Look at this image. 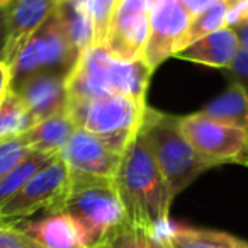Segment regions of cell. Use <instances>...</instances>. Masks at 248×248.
<instances>
[{
	"label": "cell",
	"mask_w": 248,
	"mask_h": 248,
	"mask_svg": "<svg viewBox=\"0 0 248 248\" xmlns=\"http://www.w3.org/2000/svg\"><path fill=\"white\" fill-rule=\"evenodd\" d=\"M21 228L43 248H90L82 228L66 213L48 214L43 219L22 224Z\"/></svg>",
	"instance_id": "cell-14"
},
{
	"label": "cell",
	"mask_w": 248,
	"mask_h": 248,
	"mask_svg": "<svg viewBox=\"0 0 248 248\" xmlns=\"http://www.w3.org/2000/svg\"><path fill=\"white\" fill-rule=\"evenodd\" d=\"M29 152H31V148L26 145L22 136L0 143V180L4 179L17 163H21V160Z\"/></svg>",
	"instance_id": "cell-25"
},
{
	"label": "cell",
	"mask_w": 248,
	"mask_h": 248,
	"mask_svg": "<svg viewBox=\"0 0 248 248\" xmlns=\"http://www.w3.org/2000/svg\"><path fill=\"white\" fill-rule=\"evenodd\" d=\"M32 126L34 123L24 100L17 90L9 89L4 99L0 100V143L19 138Z\"/></svg>",
	"instance_id": "cell-20"
},
{
	"label": "cell",
	"mask_w": 248,
	"mask_h": 248,
	"mask_svg": "<svg viewBox=\"0 0 248 248\" xmlns=\"http://www.w3.org/2000/svg\"><path fill=\"white\" fill-rule=\"evenodd\" d=\"M5 43V9H0V53Z\"/></svg>",
	"instance_id": "cell-32"
},
{
	"label": "cell",
	"mask_w": 248,
	"mask_h": 248,
	"mask_svg": "<svg viewBox=\"0 0 248 248\" xmlns=\"http://www.w3.org/2000/svg\"><path fill=\"white\" fill-rule=\"evenodd\" d=\"M179 2L187 9V12H189V14L194 17V16L201 14V12H204L206 9H209L211 5L217 4V2H221V0H179Z\"/></svg>",
	"instance_id": "cell-29"
},
{
	"label": "cell",
	"mask_w": 248,
	"mask_h": 248,
	"mask_svg": "<svg viewBox=\"0 0 248 248\" xmlns=\"http://www.w3.org/2000/svg\"><path fill=\"white\" fill-rule=\"evenodd\" d=\"M14 90H17L24 100L34 124L58 112H65L68 107L66 75L63 73H38Z\"/></svg>",
	"instance_id": "cell-13"
},
{
	"label": "cell",
	"mask_w": 248,
	"mask_h": 248,
	"mask_svg": "<svg viewBox=\"0 0 248 248\" xmlns=\"http://www.w3.org/2000/svg\"><path fill=\"white\" fill-rule=\"evenodd\" d=\"M90 248H110V245H109V241H104V243H99V245H95V247H90Z\"/></svg>",
	"instance_id": "cell-34"
},
{
	"label": "cell",
	"mask_w": 248,
	"mask_h": 248,
	"mask_svg": "<svg viewBox=\"0 0 248 248\" xmlns=\"http://www.w3.org/2000/svg\"><path fill=\"white\" fill-rule=\"evenodd\" d=\"M121 0H87L93 26V46H104L110 21Z\"/></svg>",
	"instance_id": "cell-24"
},
{
	"label": "cell",
	"mask_w": 248,
	"mask_h": 248,
	"mask_svg": "<svg viewBox=\"0 0 248 248\" xmlns=\"http://www.w3.org/2000/svg\"><path fill=\"white\" fill-rule=\"evenodd\" d=\"M110 248H169L160 234L146 228L124 223L109 240Z\"/></svg>",
	"instance_id": "cell-23"
},
{
	"label": "cell",
	"mask_w": 248,
	"mask_h": 248,
	"mask_svg": "<svg viewBox=\"0 0 248 248\" xmlns=\"http://www.w3.org/2000/svg\"><path fill=\"white\" fill-rule=\"evenodd\" d=\"M114 184L126 223L158 234L169 219L173 196L140 131L121 155Z\"/></svg>",
	"instance_id": "cell-1"
},
{
	"label": "cell",
	"mask_w": 248,
	"mask_h": 248,
	"mask_svg": "<svg viewBox=\"0 0 248 248\" xmlns=\"http://www.w3.org/2000/svg\"><path fill=\"white\" fill-rule=\"evenodd\" d=\"M228 7H230V0H221L217 4L211 5L209 9H206L201 14L194 16L192 21H190L187 31L182 34L180 41L177 43L175 53L186 49L187 46H190L192 43L199 41L201 38L211 34V32L217 31L221 28H226V14H228Z\"/></svg>",
	"instance_id": "cell-22"
},
{
	"label": "cell",
	"mask_w": 248,
	"mask_h": 248,
	"mask_svg": "<svg viewBox=\"0 0 248 248\" xmlns=\"http://www.w3.org/2000/svg\"><path fill=\"white\" fill-rule=\"evenodd\" d=\"M14 0H0V9H5V7H9V5L12 4Z\"/></svg>",
	"instance_id": "cell-33"
},
{
	"label": "cell",
	"mask_w": 248,
	"mask_h": 248,
	"mask_svg": "<svg viewBox=\"0 0 248 248\" xmlns=\"http://www.w3.org/2000/svg\"><path fill=\"white\" fill-rule=\"evenodd\" d=\"M153 70L145 60L119 62L104 46H90L66 75L68 104L89 102L109 95H126L145 102Z\"/></svg>",
	"instance_id": "cell-2"
},
{
	"label": "cell",
	"mask_w": 248,
	"mask_h": 248,
	"mask_svg": "<svg viewBox=\"0 0 248 248\" xmlns=\"http://www.w3.org/2000/svg\"><path fill=\"white\" fill-rule=\"evenodd\" d=\"M60 2L62 0H14L5 9V43L0 60L12 66L19 51L58 9Z\"/></svg>",
	"instance_id": "cell-11"
},
{
	"label": "cell",
	"mask_w": 248,
	"mask_h": 248,
	"mask_svg": "<svg viewBox=\"0 0 248 248\" xmlns=\"http://www.w3.org/2000/svg\"><path fill=\"white\" fill-rule=\"evenodd\" d=\"M201 112L217 123L248 131V97L241 87L234 83H230V87L219 97L206 104Z\"/></svg>",
	"instance_id": "cell-19"
},
{
	"label": "cell",
	"mask_w": 248,
	"mask_h": 248,
	"mask_svg": "<svg viewBox=\"0 0 248 248\" xmlns=\"http://www.w3.org/2000/svg\"><path fill=\"white\" fill-rule=\"evenodd\" d=\"M192 16L179 0L150 2V36L143 60L155 72L167 58L173 56L177 43L187 31Z\"/></svg>",
	"instance_id": "cell-10"
},
{
	"label": "cell",
	"mask_w": 248,
	"mask_h": 248,
	"mask_svg": "<svg viewBox=\"0 0 248 248\" xmlns=\"http://www.w3.org/2000/svg\"><path fill=\"white\" fill-rule=\"evenodd\" d=\"M140 133L173 197L187 189L202 172L216 167L190 145L180 128V117L146 106Z\"/></svg>",
	"instance_id": "cell-3"
},
{
	"label": "cell",
	"mask_w": 248,
	"mask_h": 248,
	"mask_svg": "<svg viewBox=\"0 0 248 248\" xmlns=\"http://www.w3.org/2000/svg\"><path fill=\"white\" fill-rule=\"evenodd\" d=\"M180 128L190 145L214 163L248 167V131L217 123L202 112L180 117Z\"/></svg>",
	"instance_id": "cell-8"
},
{
	"label": "cell",
	"mask_w": 248,
	"mask_h": 248,
	"mask_svg": "<svg viewBox=\"0 0 248 248\" xmlns=\"http://www.w3.org/2000/svg\"><path fill=\"white\" fill-rule=\"evenodd\" d=\"M169 248H248V243L224 231L175 226L162 236Z\"/></svg>",
	"instance_id": "cell-18"
},
{
	"label": "cell",
	"mask_w": 248,
	"mask_h": 248,
	"mask_svg": "<svg viewBox=\"0 0 248 248\" xmlns=\"http://www.w3.org/2000/svg\"><path fill=\"white\" fill-rule=\"evenodd\" d=\"M145 109L146 102L126 95H109L66 107L77 128L99 136L119 153L140 131Z\"/></svg>",
	"instance_id": "cell-5"
},
{
	"label": "cell",
	"mask_w": 248,
	"mask_h": 248,
	"mask_svg": "<svg viewBox=\"0 0 248 248\" xmlns=\"http://www.w3.org/2000/svg\"><path fill=\"white\" fill-rule=\"evenodd\" d=\"M75 129L77 126L72 116L68 114V110H65L36 123L21 136L24 138L26 145L34 152L58 155L72 138Z\"/></svg>",
	"instance_id": "cell-16"
},
{
	"label": "cell",
	"mask_w": 248,
	"mask_h": 248,
	"mask_svg": "<svg viewBox=\"0 0 248 248\" xmlns=\"http://www.w3.org/2000/svg\"><path fill=\"white\" fill-rule=\"evenodd\" d=\"M78 53L70 45L58 12H53L45 24L29 38L14 60L11 89H17L28 78L43 72L68 75Z\"/></svg>",
	"instance_id": "cell-6"
},
{
	"label": "cell",
	"mask_w": 248,
	"mask_h": 248,
	"mask_svg": "<svg viewBox=\"0 0 248 248\" xmlns=\"http://www.w3.org/2000/svg\"><path fill=\"white\" fill-rule=\"evenodd\" d=\"M150 2L152 0H121L104 48L114 60L136 62L143 58L150 36Z\"/></svg>",
	"instance_id": "cell-9"
},
{
	"label": "cell",
	"mask_w": 248,
	"mask_h": 248,
	"mask_svg": "<svg viewBox=\"0 0 248 248\" xmlns=\"http://www.w3.org/2000/svg\"><path fill=\"white\" fill-rule=\"evenodd\" d=\"M70 189V170L60 153L53 156L16 196L0 206V223L17 224L38 211L60 213Z\"/></svg>",
	"instance_id": "cell-7"
},
{
	"label": "cell",
	"mask_w": 248,
	"mask_h": 248,
	"mask_svg": "<svg viewBox=\"0 0 248 248\" xmlns=\"http://www.w3.org/2000/svg\"><path fill=\"white\" fill-rule=\"evenodd\" d=\"M70 45L77 53L93 46V26L87 0H62L56 9Z\"/></svg>",
	"instance_id": "cell-17"
},
{
	"label": "cell",
	"mask_w": 248,
	"mask_h": 248,
	"mask_svg": "<svg viewBox=\"0 0 248 248\" xmlns=\"http://www.w3.org/2000/svg\"><path fill=\"white\" fill-rule=\"evenodd\" d=\"M224 70H226V75H228V78H230V82L241 87V90H243L248 97V51L238 49L233 62Z\"/></svg>",
	"instance_id": "cell-27"
},
{
	"label": "cell",
	"mask_w": 248,
	"mask_h": 248,
	"mask_svg": "<svg viewBox=\"0 0 248 248\" xmlns=\"http://www.w3.org/2000/svg\"><path fill=\"white\" fill-rule=\"evenodd\" d=\"M233 31L238 39V48H240L241 51H248V21L236 26V28H233Z\"/></svg>",
	"instance_id": "cell-31"
},
{
	"label": "cell",
	"mask_w": 248,
	"mask_h": 248,
	"mask_svg": "<svg viewBox=\"0 0 248 248\" xmlns=\"http://www.w3.org/2000/svg\"><path fill=\"white\" fill-rule=\"evenodd\" d=\"M53 156L56 155L31 150L21 160V163H17L4 179L0 180V206H4L12 196H16L28 184V180L32 179Z\"/></svg>",
	"instance_id": "cell-21"
},
{
	"label": "cell",
	"mask_w": 248,
	"mask_h": 248,
	"mask_svg": "<svg viewBox=\"0 0 248 248\" xmlns=\"http://www.w3.org/2000/svg\"><path fill=\"white\" fill-rule=\"evenodd\" d=\"M123 153L112 150L106 141L85 129L77 128L72 138L60 152L72 173L114 177Z\"/></svg>",
	"instance_id": "cell-12"
},
{
	"label": "cell",
	"mask_w": 248,
	"mask_h": 248,
	"mask_svg": "<svg viewBox=\"0 0 248 248\" xmlns=\"http://www.w3.org/2000/svg\"><path fill=\"white\" fill-rule=\"evenodd\" d=\"M12 83V70L4 60H0V100L4 99Z\"/></svg>",
	"instance_id": "cell-30"
},
{
	"label": "cell",
	"mask_w": 248,
	"mask_h": 248,
	"mask_svg": "<svg viewBox=\"0 0 248 248\" xmlns=\"http://www.w3.org/2000/svg\"><path fill=\"white\" fill-rule=\"evenodd\" d=\"M60 213H66L82 228L89 247H95L126 223L114 177L70 172V189Z\"/></svg>",
	"instance_id": "cell-4"
},
{
	"label": "cell",
	"mask_w": 248,
	"mask_h": 248,
	"mask_svg": "<svg viewBox=\"0 0 248 248\" xmlns=\"http://www.w3.org/2000/svg\"><path fill=\"white\" fill-rule=\"evenodd\" d=\"M238 39L231 28H221L173 55L175 58L213 68H228L238 53Z\"/></svg>",
	"instance_id": "cell-15"
},
{
	"label": "cell",
	"mask_w": 248,
	"mask_h": 248,
	"mask_svg": "<svg viewBox=\"0 0 248 248\" xmlns=\"http://www.w3.org/2000/svg\"><path fill=\"white\" fill-rule=\"evenodd\" d=\"M0 248H43L17 224L0 223Z\"/></svg>",
	"instance_id": "cell-26"
},
{
	"label": "cell",
	"mask_w": 248,
	"mask_h": 248,
	"mask_svg": "<svg viewBox=\"0 0 248 248\" xmlns=\"http://www.w3.org/2000/svg\"><path fill=\"white\" fill-rule=\"evenodd\" d=\"M248 21V0H230L226 14V28H236Z\"/></svg>",
	"instance_id": "cell-28"
}]
</instances>
